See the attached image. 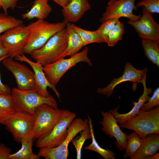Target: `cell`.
Masks as SVG:
<instances>
[{"label":"cell","mask_w":159,"mask_h":159,"mask_svg":"<svg viewBox=\"0 0 159 159\" xmlns=\"http://www.w3.org/2000/svg\"><path fill=\"white\" fill-rule=\"evenodd\" d=\"M141 44L145 56L159 68V41L142 39Z\"/></svg>","instance_id":"cell-23"},{"label":"cell","mask_w":159,"mask_h":159,"mask_svg":"<svg viewBox=\"0 0 159 159\" xmlns=\"http://www.w3.org/2000/svg\"><path fill=\"white\" fill-rule=\"evenodd\" d=\"M16 111L11 95L0 94V116L10 115Z\"/></svg>","instance_id":"cell-29"},{"label":"cell","mask_w":159,"mask_h":159,"mask_svg":"<svg viewBox=\"0 0 159 159\" xmlns=\"http://www.w3.org/2000/svg\"><path fill=\"white\" fill-rule=\"evenodd\" d=\"M125 32L123 24L118 21L108 34L106 43L108 46H115L117 42L121 40Z\"/></svg>","instance_id":"cell-27"},{"label":"cell","mask_w":159,"mask_h":159,"mask_svg":"<svg viewBox=\"0 0 159 159\" xmlns=\"http://www.w3.org/2000/svg\"><path fill=\"white\" fill-rule=\"evenodd\" d=\"M7 55H8V52L4 48L0 39V58Z\"/></svg>","instance_id":"cell-37"},{"label":"cell","mask_w":159,"mask_h":159,"mask_svg":"<svg viewBox=\"0 0 159 159\" xmlns=\"http://www.w3.org/2000/svg\"><path fill=\"white\" fill-rule=\"evenodd\" d=\"M146 80L142 83L144 88L143 93L138 99V102H133L134 105L132 109L128 112L125 114L119 113L118 110L119 106L115 108L110 110V111L117 120L118 123L124 122L135 116L138 113L142 105L147 102L150 97L149 95L152 92V89L150 87H147L146 85Z\"/></svg>","instance_id":"cell-18"},{"label":"cell","mask_w":159,"mask_h":159,"mask_svg":"<svg viewBox=\"0 0 159 159\" xmlns=\"http://www.w3.org/2000/svg\"><path fill=\"white\" fill-rule=\"evenodd\" d=\"M66 27L68 31L67 46L61 58L71 56L79 52L84 47L81 38L72 28L71 24L67 23Z\"/></svg>","instance_id":"cell-21"},{"label":"cell","mask_w":159,"mask_h":159,"mask_svg":"<svg viewBox=\"0 0 159 159\" xmlns=\"http://www.w3.org/2000/svg\"><path fill=\"white\" fill-rule=\"evenodd\" d=\"M19 0H0V7L4 10V13L8 15V10L9 9H13L16 6Z\"/></svg>","instance_id":"cell-34"},{"label":"cell","mask_w":159,"mask_h":159,"mask_svg":"<svg viewBox=\"0 0 159 159\" xmlns=\"http://www.w3.org/2000/svg\"><path fill=\"white\" fill-rule=\"evenodd\" d=\"M136 6L137 8L144 7L152 14H159V0H141Z\"/></svg>","instance_id":"cell-33"},{"label":"cell","mask_w":159,"mask_h":159,"mask_svg":"<svg viewBox=\"0 0 159 159\" xmlns=\"http://www.w3.org/2000/svg\"><path fill=\"white\" fill-rule=\"evenodd\" d=\"M11 149L4 144L0 143V159H9Z\"/></svg>","instance_id":"cell-35"},{"label":"cell","mask_w":159,"mask_h":159,"mask_svg":"<svg viewBox=\"0 0 159 159\" xmlns=\"http://www.w3.org/2000/svg\"><path fill=\"white\" fill-rule=\"evenodd\" d=\"M52 10L48 4V0H35L30 10L21 14L24 19L30 20L34 18L44 20Z\"/></svg>","instance_id":"cell-20"},{"label":"cell","mask_w":159,"mask_h":159,"mask_svg":"<svg viewBox=\"0 0 159 159\" xmlns=\"http://www.w3.org/2000/svg\"><path fill=\"white\" fill-rule=\"evenodd\" d=\"M23 21L4 13L0 14V34L7 30L23 24Z\"/></svg>","instance_id":"cell-30"},{"label":"cell","mask_w":159,"mask_h":159,"mask_svg":"<svg viewBox=\"0 0 159 159\" xmlns=\"http://www.w3.org/2000/svg\"><path fill=\"white\" fill-rule=\"evenodd\" d=\"M159 153H158L155 154L154 155L151 157L149 159H159Z\"/></svg>","instance_id":"cell-39"},{"label":"cell","mask_w":159,"mask_h":159,"mask_svg":"<svg viewBox=\"0 0 159 159\" xmlns=\"http://www.w3.org/2000/svg\"><path fill=\"white\" fill-rule=\"evenodd\" d=\"M14 59L16 60L25 62L31 67L34 73L36 89L40 95L45 97H49L51 95L47 90V87H49L54 92L60 100V94L55 86L50 84L47 79L44 72L43 66L37 62L31 61L24 54L18 56Z\"/></svg>","instance_id":"cell-16"},{"label":"cell","mask_w":159,"mask_h":159,"mask_svg":"<svg viewBox=\"0 0 159 159\" xmlns=\"http://www.w3.org/2000/svg\"><path fill=\"white\" fill-rule=\"evenodd\" d=\"M76 116L69 111L58 121L52 130L44 136L36 140V146L52 148L61 144L66 138L69 125Z\"/></svg>","instance_id":"cell-10"},{"label":"cell","mask_w":159,"mask_h":159,"mask_svg":"<svg viewBox=\"0 0 159 159\" xmlns=\"http://www.w3.org/2000/svg\"><path fill=\"white\" fill-rule=\"evenodd\" d=\"M120 18H117L111 19L102 23V24L96 30L98 33L104 40L107 42L108 34L115 26Z\"/></svg>","instance_id":"cell-31"},{"label":"cell","mask_w":159,"mask_h":159,"mask_svg":"<svg viewBox=\"0 0 159 159\" xmlns=\"http://www.w3.org/2000/svg\"><path fill=\"white\" fill-rule=\"evenodd\" d=\"M56 3L61 6L62 8L64 7L69 2L70 0H52Z\"/></svg>","instance_id":"cell-38"},{"label":"cell","mask_w":159,"mask_h":159,"mask_svg":"<svg viewBox=\"0 0 159 159\" xmlns=\"http://www.w3.org/2000/svg\"><path fill=\"white\" fill-rule=\"evenodd\" d=\"M16 111L25 112L34 115L36 107L43 104L58 108L56 101L51 95L45 97L40 95L36 89L23 90L14 87L11 94Z\"/></svg>","instance_id":"cell-4"},{"label":"cell","mask_w":159,"mask_h":159,"mask_svg":"<svg viewBox=\"0 0 159 159\" xmlns=\"http://www.w3.org/2000/svg\"><path fill=\"white\" fill-rule=\"evenodd\" d=\"M33 138L31 134L22 139L21 142V148L16 152L11 154L9 159H39L38 154H34L32 151Z\"/></svg>","instance_id":"cell-22"},{"label":"cell","mask_w":159,"mask_h":159,"mask_svg":"<svg viewBox=\"0 0 159 159\" xmlns=\"http://www.w3.org/2000/svg\"><path fill=\"white\" fill-rule=\"evenodd\" d=\"M159 148V134H149L143 139L139 149L132 159H149L156 153Z\"/></svg>","instance_id":"cell-19"},{"label":"cell","mask_w":159,"mask_h":159,"mask_svg":"<svg viewBox=\"0 0 159 159\" xmlns=\"http://www.w3.org/2000/svg\"><path fill=\"white\" fill-rule=\"evenodd\" d=\"M88 125V119L75 118L68 127L67 135L61 144L52 148H40L37 154L39 157H43L45 159H67L69 154L68 147L69 143L78 134Z\"/></svg>","instance_id":"cell-8"},{"label":"cell","mask_w":159,"mask_h":159,"mask_svg":"<svg viewBox=\"0 0 159 159\" xmlns=\"http://www.w3.org/2000/svg\"><path fill=\"white\" fill-rule=\"evenodd\" d=\"M71 26L81 38L84 47L92 43H105L96 30L95 31L85 30L73 24H71Z\"/></svg>","instance_id":"cell-26"},{"label":"cell","mask_w":159,"mask_h":159,"mask_svg":"<svg viewBox=\"0 0 159 159\" xmlns=\"http://www.w3.org/2000/svg\"><path fill=\"white\" fill-rule=\"evenodd\" d=\"M80 133L79 135L75 137L71 141L75 148L77 159H80L81 158L82 149L86 140L91 139L90 130L89 125Z\"/></svg>","instance_id":"cell-28"},{"label":"cell","mask_w":159,"mask_h":159,"mask_svg":"<svg viewBox=\"0 0 159 159\" xmlns=\"http://www.w3.org/2000/svg\"><path fill=\"white\" fill-rule=\"evenodd\" d=\"M91 7L87 0H70L62 10L64 21L67 23L77 22Z\"/></svg>","instance_id":"cell-17"},{"label":"cell","mask_w":159,"mask_h":159,"mask_svg":"<svg viewBox=\"0 0 159 159\" xmlns=\"http://www.w3.org/2000/svg\"><path fill=\"white\" fill-rule=\"evenodd\" d=\"M34 120V115L16 111L9 115L0 116V124L5 125L14 140L20 143L31 134Z\"/></svg>","instance_id":"cell-7"},{"label":"cell","mask_w":159,"mask_h":159,"mask_svg":"<svg viewBox=\"0 0 159 159\" xmlns=\"http://www.w3.org/2000/svg\"><path fill=\"white\" fill-rule=\"evenodd\" d=\"M119 124L120 128L133 130L142 139L150 134H159V106L147 112L140 110L135 117Z\"/></svg>","instance_id":"cell-5"},{"label":"cell","mask_w":159,"mask_h":159,"mask_svg":"<svg viewBox=\"0 0 159 159\" xmlns=\"http://www.w3.org/2000/svg\"><path fill=\"white\" fill-rule=\"evenodd\" d=\"M67 23L64 21L50 23L38 19L27 26L30 32L29 41L24 49V53L30 54L43 47L54 35L66 28Z\"/></svg>","instance_id":"cell-1"},{"label":"cell","mask_w":159,"mask_h":159,"mask_svg":"<svg viewBox=\"0 0 159 159\" xmlns=\"http://www.w3.org/2000/svg\"><path fill=\"white\" fill-rule=\"evenodd\" d=\"M88 47H86L82 51L70 56L69 58H61L43 66L44 72L49 83L56 86L62 76L79 62H86L92 66L91 60L88 57Z\"/></svg>","instance_id":"cell-6"},{"label":"cell","mask_w":159,"mask_h":159,"mask_svg":"<svg viewBox=\"0 0 159 159\" xmlns=\"http://www.w3.org/2000/svg\"><path fill=\"white\" fill-rule=\"evenodd\" d=\"M136 0H110L105 7L100 21L101 23L108 19L121 17L128 18L135 21L140 17V15L133 14V11H137L138 8L135 5Z\"/></svg>","instance_id":"cell-13"},{"label":"cell","mask_w":159,"mask_h":159,"mask_svg":"<svg viewBox=\"0 0 159 159\" xmlns=\"http://www.w3.org/2000/svg\"><path fill=\"white\" fill-rule=\"evenodd\" d=\"M88 117L92 141L90 145L85 147L84 149L95 151L100 154L105 159H115V153L108 149L102 148L97 142L94 134L92 120L89 116H88Z\"/></svg>","instance_id":"cell-24"},{"label":"cell","mask_w":159,"mask_h":159,"mask_svg":"<svg viewBox=\"0 0 159 159\" xmlns=\"http://www.w3.org/2000/svg\"><path fill=\"white\" fill-rule=\"evenodd\" d=\"M148 72L147 67L142 70H139L135 68L130 62H127L125 66L122 75L119 77L113 78L105 87L98 88L97 92L109 97L113 93L114 88L117 85L127 81L133 82L132 88L135 92L137 85L139 83H142L146 80Z\"/></svg>","instance_id":"cell-11"},{"label":"cell","mask_w":159,"mask_h":159,"mask_svg":"<svg viewBox=\"0 0 159 159\" xmlns=\"http://www.w3.org/2000/svg\"><path fill=\"white\" fill-rule=\"evenodd\" d=\"M143 140L136 132L127 135L126 143L125 152L123 155L125 159L130 157L132 159L134 155L140 147Z\"/></svg>","instance_id":"cell-25"},{"label":"cell","mask_w":159,"mask_h":159,"mask_svg":"<svg viewBox=\"0 0 159 159\" xmlns=\"http://www.w3.org/2000/svg\"><path fill=\"white\" fill-rule=\"evenodd\" d=\"M29 36L27 26L22 24L5 31L0 35V39L8 57L14 59L24 54V49Z\"/></svg>","instance_id":"cell-9"},{"label":"cell","mask_w":159,"mask_h":159,"mask_svg":"<svg viewBox=\"0 0 159 159\" xmlns=\"http://www.w3.org/2000/svg\"><path fill=\"white\" fill-rule=\"evenodd\" d=\"M69 111L55 108L46 104L36 107L31 133L33 140L40 138L50 132L60 120Z\"/></svg>","instance_id":"cell-3"},{"label":"cell","mask_w":159,"mask_h":159,"mask_svg":"<svg viewBox=\"0 0 159 159\" xmlns=\"http://www.w3.org/2000/svg\"><path fill=\"white\" fill-rule=\"evenodd\" d=\"M1 62L14 76L17 88L23 90L36 89L34 72L25 65L9 57L4 59Z\"/></svg>","instance_id":"cell-12"},{"label":"cell","mask_w":159,"mask_h":159,"mask_svg":"<svg viewBox=\"0 0 159 159\" xmlns=\"http://www.w3.org/2000/svg\"><path fill=\"white\" fill-rule=\"evenodd\" d=\"M8 55L4 56L0 58V62L2 60ZM0 94L4 95H11V89L7 85L2 83L1 78L0 74Z\"/></svg>","instance_id":"cell-36"},{"label":"cell","mask_w":159,"mask_h":159,"mask_svg":"<svg viewBox=\"0 0 159 159\" xmlns=\"http://www.w3.org/2000/svg\"><path fill=\"white\" fill-rule=\"evenodd\" d=\"M159 106V87H157L154 91L152 97L146 103H144L140 108V110L147 112L153 109L154 107Z\"/></svg>","instance_id":"cell-32"},{"label":"cell","mask_w":159,"mask_h":159,"mask_svg":"<svg viewBox=\"0 0 159 159\" xmlns=\"http://www.w3.org/2000/svg\"><path fill=\"white\" fill-rule=\"evenodd\" d=\"M101 114L102 118L100 123L102 126V131L111 138L114 137L116 140L115 144L117 148L120 151H123L126 148L127 136L126 133L121 130L117 120L110 111H102Z\"/></svg>","instance_id":"cell-15"},{"label":"cell","mask_w":159,"mask_h":159,"mask_svg":"<svg viewBox=\"0 0 159 159\" xmlns=\"http://www.w3.org/2000/svg\"><path fill=\"white\" fill-rule=\"evenodd\" d=\"M67 35L66 27L54 35L43 47L29 55L43 66L61 58L67 47Z\"/></svg>","instance_id":"cell-2"},{"label":"cell","mask_w":159,"mask_h":159,"mask_svg":"<svg viewBox=\"0 0 159 159\" xmlns=\"http://www.w3.org/2000/svg\"><path fill=\"white\" fill-rule=\"evenodd\" d=\"M142 13L138 20H129L128 24L134 28L141 39L159 41V24L153 19V14L144 7Z\"/></svg>","instance_id":"cell-14"}]
</instances>
